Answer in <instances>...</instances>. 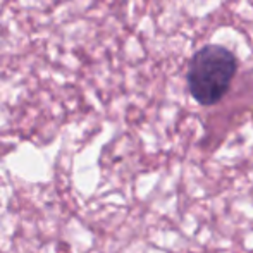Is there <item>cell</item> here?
<instances>
[{
  "label": "cell",
  "instance_id": "cell-1",
  "mask_svg": "<svg viewBox=\"0 0 253 253\" xmlns=\"http://www.w3.org/2000/svg\"><path fill=\"white\" fill-rule=\"evenodd\" d=\"M238 71V59L220 45H207L193 55L188 69V90L200 105H215L226 97Z\"/></svg>",
  "mask_w": 253,
  "mask_h": 253
}]
</instances>
